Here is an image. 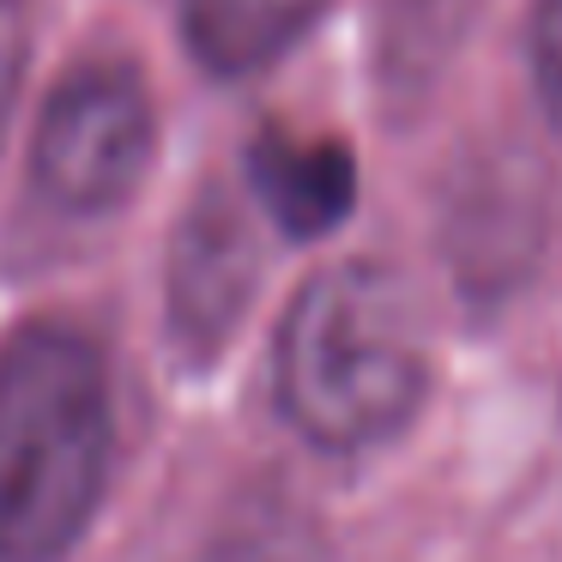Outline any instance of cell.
<instances>
[{"label":"cell","instance_id":"6da1fadb","mask_svg":"<svg viewBox=\"0 0 562 562\" xmlns=\"http://www.w3.org/2000/svg\"><path fill=\"white\" fill-rule=\"evenodd\" d=\"M429 333L387 260H333L296 284L272 339V400L321 453H375L429 400Z\"/></svg>","mask_w":562,"mask_h":562},{"label":"cell","instance_id":"7a4b0ae2","mask_svg":"<svg viewBox=\"0 0 562 562\" xmlns=\"http://www.w3.org/2000/svg\"><path fill=\"white\" fill-rule=\"evenodd\" d=\"M110 369L91 333L19 321L0 339V562H67L110 484Z\"/></svg>","mask_w":562,"mask_h":562},{"label":"cell","instance_id":"3957f363","mask_svg":"<svg viewBox=\"0 0 562 562\" xmlns=\"http://www.w3.org/2000/svg\"><path fill=\"white\" fill-rule=\"evenodd\" d=\"M158 164V98L122 55L74 61L31 127V188L61 218H115Z\"/></svg>","mask_w":562,"mask_h":562},{"label":"cell","instance_id":"277c9868","mask_svg":"<svg viewBox=\"0 0 562 562\" xmlns=\"http://www.w3.org/2000/svg\"><path fill=\"white\" fill-rule=\"evenodd\" d=\"M260 231L255 206L231 182H200L164 248V327L188 369H206L231 351L260 296Z\"/></svg>","mask_w":562,"mask_h":562},{"label":"cell","instance_id":"5b68a950","mask_svg":"<svg viewBox=\"0 0 562 562\" xmlns=\"http://www.w3.org/2000/svg\"><path fill=\"white\" fill-rule=\"evenodd\" d=\"M248 200L291 243H321L357 212V158L333 134H291L267 122L243 151Z\"/></svg>","mask_w":562,"mask_h":562},{"label":"cell","instance_id":"8992f818","mask_svg":"<svg viewBox=\"0 0 562 562\" xmlns=\"http://www.w3.org/2000/svg\"><path fill=\"white\" fill-rule=\"evenodd\" d=\"M333 0H182V43L212 79H260L327 19Z\"/></svg>","mask_w":562,"mask_h":562},{"label":"cell","instance_id":"52a82bcc","mask_svg":"<svg viewBox=\"0 0 562 562\" xmlns=\"http://www.w3.org/2000/svg\"><path fill=\"white\" fill-rule=\"evenodd\" d=\"M526 67H532L538 110L562 134V0H532V19H526Z\"/></svg>","mask_w":562,"mask_h":562},{"label":"cell","instance_id":"ba28073f","mask_svg":"<svg viewBox=\"0 0 562 562\" xmlns=\"http://www.w3.org/2000/svg\"><path fill=\"white\" fill-rule=\"evenodd\" d=\"M25 55H31L25 0H0V139H7V122H13L19 86H25Z\"/></svg>","mask_w":562,"mask_h":562}]
</instances>
